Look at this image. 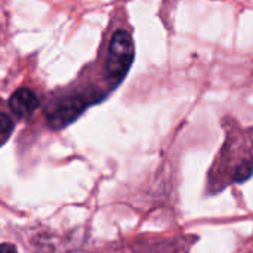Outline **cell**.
<instances>
[{
    "label": "cell",
    "instance_id": "cell-3",
    "mask_svg": "<svg viewBox=\"0 0 253 253\" xmlns=\"http://www.w3.org/2000/svg\"><path fill=\"white\" fill-rule=\"evenodd\" d=\"M39 105L40 102L37 95L28 87H19L18 90L13 92V95L9 99V107L12 113L19 119L31 116Z\"/></svg>",
    "mask_w": 253,
    "mask_h": 253
},
{
    "label": "cell",
    "instance_id": "cell-5",
    "mask_svg": "<svg viewBox=\"0 0 253 253\" xmlns=\"http://www.w3.org/2000/svg\"><path fill=\"white\" fill-rule=\"evenodd\" d=\"M0 253H18L16 248L9 243H1L0 245Z\"/></svg>",
    "mask_w": 253,
    "mask_h": 253
},
{
    "label": "cell",
    "instance_id": "cell-1",
    "mask_svg": "<svg viewBox=\"0 0 253 253\" xmlns=\"http://www.w3.org/2000/svg\"><path fill=\"white\" fill-rule=\"evenodd\" d=\"M104 98L99 92H73L52 99L44 108L49 126L52 129H62L73 123L89 105Z\"/></svg>",
    "mask_w": 253,
    "mask_h": 253
},
{
    "label": "cell",
    "instance_id": "cell-4",
    "mask_svg": "<svg viewBox=\"0 0 253 253\" xmlns=\"http://www.w3.org/2000/svg\"><path fill=\"white\" fill-rule=\"evenodd\" d=\"M12 130H13V122L10 120L9 116L0 113V145L3 142H6V139L10 136Z\"/></svg>",
    "mask_w": 253,
    "mask_h": 253
},
{
    "label": "cell",
    "instance_id": "cell-2",
    "mask_svg": "<svg viewBox=\"0 0 253 253\" xmlns=\"http://www.w3.org/2000/svg\"><path fill=\"white\" fill-rule=\"evenodd\" d=\"M133 55L135 47L130 34L125 30H117L110 42L105 62L107 80L110 82L111 87H116L125 79L133 62Z\"/></svg>",
    "mask_w": 253,
    "mask_h": 253
}]
</instances>
